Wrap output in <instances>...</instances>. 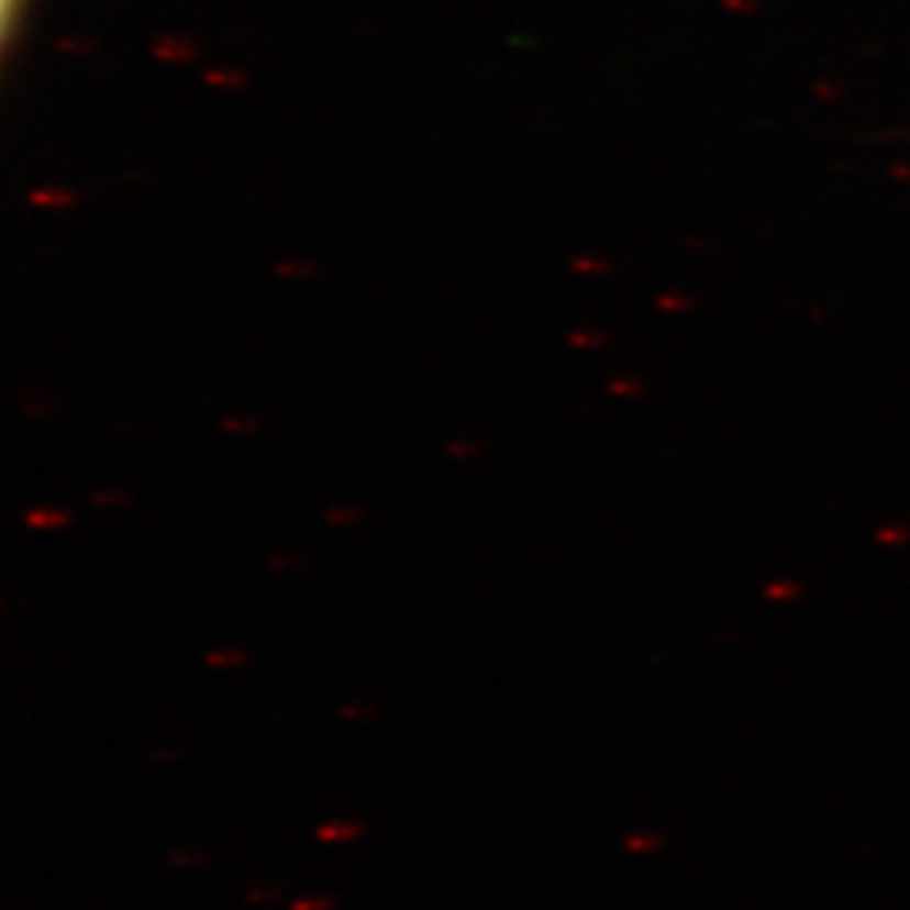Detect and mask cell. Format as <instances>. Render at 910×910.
<instances>
[{"mask_svg":"<svg viewBox=\"0 0 910 910\" xmlns=\"http://www.w3.org/2000/svg\"><path fill=\"white\" fill-rule=\"evenodd\" d=\"M92 501H95V504H121V501H124V496H95Z\"/></svg>","mask_w":910,"mask_h":910,"instance_id":"6","label":"cell"},{"mask_svg":"<svg viewBox=\"0 0 910 910\" xmlns=\"http://www.w3.org/2000/svg\"><path fill=\"white\" fill-rule=\"evenodd\" d=\"M245 657H242V652H215L210 654V663L212 666H221V663H242Z\"/></svg>","mask_w":910,"mask_h":910,"instance_id":"5","label":"cell"},{"mask_svg":"<svg viewBox=\"0 0 910 910\" xmlns=\"http://www.w3.org/2000/svg\"><path fill=\"white\" fill-rule=\"evenodd\" d=\"M3 7H7V21H10V7H12V0H3Z\"/></svg>","mask_w":910,"mask_h":910,"instance_id":"7","label":"cell"},{"mask_svg":"<svg viewBox=\"0 0 910 910\" xmlns=\"http://www.w3.org/2000/svg\"><path fill=\"white\" fill-rule=\"evenodd\" d=\"M27 524L30 528H63V524H68V513H63V510H33V513H27Z\"/></svg>","mask_w":910,"mask_h":910,"instance_id":"1","label":"cell"},{"mask_svg":"<svg viewBox=\"0 0 910 910\" xmlns=\"http://www.w3.org/2000/svg\"><path fill=\"white\" fill-rule=\"evenodd\" d=\"M357 519H359V510H331V513H328V522H333V524L357 522Z\"/></svg>","mask_w":910,"mask_h":910,"instance_id":"4","label":"cell"},{"mask_svg":"<svg viewBox=\"0 0 910 910\" xmlns=\"http://www.w3.org/2000/svg\"><path fill=\"white\" fill-rule=\"evenodd\" d=\"M363 828L359 825H322L319 828V840H324V843H340V840H351L357 837Z\"/></svg>","mask_w":910,"mask_h":910,"instance_id":"2","label":"cell"},{"mask_svg":"<svg viewBox=\"0 0 910 910\" xmlns=\"http://www.w3.org/2000/svg\"><path fill=\"white\" fill-rule=\"evenodd\" d=\"M331 905H333L331 899H301V901H295L292 910H328Z\"/></svg>","mask_w":910,"mask_h":910,"instance_id":"3","label":"cell"}]
</instances>
